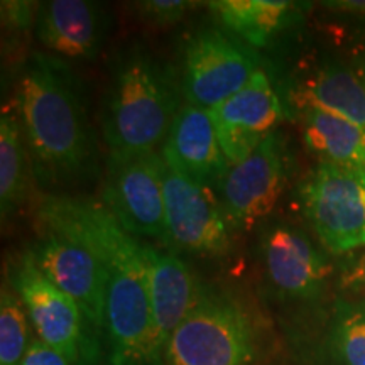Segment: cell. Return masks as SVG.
<instances>
[{
    "instance_id": "7c38bea8",
    "label": "cell",
    "mask_w": 365,
    "mask_h": 365,
    "mask_svg": "<svg viewBox=\"0 0 365 365\" xmlns=\"http://www.w3.org/2000/svg\"><path fill=\"white\" fill-rule=\"evenodd\" d=\"M24 254L46 279L78 303L97 333L102 331L108 279L102 259L83 244L49 230Z\"/></svg>"
},
{
    "instance_id": "8fae6325",
    "label": "cell",
    "mask_w": 365,
    "mask_h": 365,
    "mask_svg": "<svg viewBox=\"0 0 365 365\" xmlns=\"http://www.w3.org/2000/svg\"><path fill=\"white\" fill-rule=\"evenodd\" d=\"M257 71L252 54L220 31H198L186 41L182 90L191 105L212 110L244 88Z\"/></svg>"
},
{
    "instance_id": "8992f818",
    "label": "cell",
    "mask_w": 365,
    "mask_h": 365,
    "mask_svg": "<svg viewBox=\"0 0 365 365\" xmlns=\"http://www.w3.org/2000/svg\"><path fill=\"white\" fill-rule=\"evenodd\" d=\"M298 202L328 252L365 249V171L318 163L301 181Z\"/></svg>"
},
{
    "instance_id": "e0dca14e",
    "label": "cell",
    "mask_w": 365,
    "mask_h": 365,
    "mask_svg": "<svg viewBox=\"0 0 365 365\" xmlns=\"http://www.w3.org/2000/svg\"><path fill=\"white\" fill-rule=\"evenodd\" d=\"M298 112L317 108L365 129V85L352 65L325 61L309 68L287 90Z\"/></svg>"
},
{
    "instance_id": "7402d4cb",
    "label": "cell",
    "mask_w": 365,
    "mask_h": 365,
    "mask_svg": "<svg viewBox=\"0 0 365 365\" xmlns=\"http://www.w3.org/2000/svg\"><path fill=\"white\" fill-rule=\"evenodd\" d=\"M29 317L19 296L4 281L0 293V365H21L29 349Z\"/></svg>"
},
{
    "instance_id": "3957f363",
    "label": "cell",
    "mask_w": 365,
    "mask_h": 365,
    "mask_svg": "<svg viewBox=\"0 0 365 365\" xmlns=\"http://www.w3.org/2000/svg\"><path fill=\"white\" fill-rule=\"evenodd\" d=\"M173 75L145 51L118 63L105 102L102 130L108 159L154 153L180 112Z\"/></svg>"
},
{
    "instance_id": "ba28073f",
    "label": "cell",
    "mask_w": 365,
    "mask_h": 365,
    "mask_svg": "<svg viewBox=\"0 0 365 365\" xmlns=\"http://www.w3.org/2000/svg\"><path fill=\"white\" fill-rule=\"evenodd\" d=\"M168 240L198 257L220 259L232 249V227L218 195L164 163Z\"/></svg>"
},
{
    "instance_id": "4fadbf2b",
    "label": "cell",
    "mask_w": 365,
    "mask_h": 365,
    "mask_svg": "<svg viewBox=\"0 0 365 365\" xmlns=\"http://www.w3.org/2000/svg\"><path fill=\"white\" fill-rule=\"evenodd\" d=\"M208 112L223 154L234 166L276 132L284 105L267 73L259 70L244 88Z\"/></svg>"
},
{
    "instance_id": "52a82bcc",
    "label": "cell",
    "mask_w": 365,
    "mask_h": 365,
    "mask_svg": "<svg viewBox=\"0 0 365 365\" xmlns=\"http://www.w3.org/2000/svg\"><path fill=\"white\" fill-rule=\"evenodd\" d=\"M100 202L132 237L166 242L163 154L154 150L127 159H108Z\"/></svg>"
},
{
    "instance_id": "44dd1931",
    "label": "cell",
    "mask_w": 365,
    "mask_h": 365,
    "mask_svg": "<svg viewBox=\"0 0 365 365\" xmlns=\"http://www.w3.org/2000/svg\"><path fill=\"white\" fill-rule=\"evenodd\" d=\"M26 143L19 118L11 112L0 117V213L11 218L26 200Z\"/></svg>"
},
{
    "instance_id": "5b68a950",
    "label": "cell",
    "mask_w": 365,
    "mask_h": 365,
    "mask_svg": "<svg viewBox=\"0 0 365 365\" xmlns=\"http://www.w3.org/2000/svg\"><path fill=\"white\" fill-rule=\"evenodd\" d=\"M9 284L24 304L36 336L76 365H97L98 333L75 299L48 281L22 252L9 267Z\"/></svg>"
},
{
    "instance_id": "30bf717a",
    "label": "cell",
    "mask_w": 365,
    "mask_h": 365,
    "mask_svg": "<svg viewBox=\"0 0 365 365\" xmlns=\"http://www.w3.org/2000/svg\"><path fill=\"white\" fill-rule=\"evenodd\" d=\"M286 181L284 144L274 132L249 158L228 168L215 186L232 230H250L271 215Z\"/></svg>"
},
{
    "instance_id": "5bb4252c",
    "label": "cell",
    "mask_w": 365,
    "mask_h": 365,
    "mask_svg": "<svg viewBox=\"0 0 365 365\" xmlns=\"http://www.w3.org/2000/svg\"><path fill=\"white\" fill-rule=\"evenodd\" d=\"M161 154L168 166L205 186H217L230 168L210 112L191 103L178 112Z\"/></svg>"
},
{
    "instance_id": "6da1fadb",
    "label": "cell",
    "mask_w": 365,
    "mask_h": 365,
    "mask_svg": "<svg viewBox=\"0 0 365 365\" xmlns=\"http://www.w3.org/2000/svg\"><path fill=\"white\" fill-rule=\"evenodd\" d=\"M44 230L93 250L107 267L102 335L110 365H158L143 242L132 237L102 202L46 195L36 207Z\"/></svg>"
},
{
    "instance_id": "603a6c76",
    "label": "cell",
    "mask_w": 365,
    "mask_h": 365,
    "mask_svg": "<svg viewBox=\"0 0 365 365\" xmlns=\"http://www.w3.org/2000/svg\"><path fill=\"white\" fill-rule=\"evenodd\" d=\"M195 2L186 0H148V2L137 4V11L140 19L156 27L175 26L182 21V17L195 9Z\"/></svg>"
},
{
    "instance_id": "9c48e42d",
    "label": "cell",
    "mask_w": 365,
    "mask_h": 365,
    "mask_svg": "<svg viewBox=\"0 0 365 365\" xmlns=\"http://www.w3.org/2000/svg\"><path fill=\"white\" fill-rule=\"evenodd\" d=\"M264 274L282 303L314 304L323 299L333 266L325 250L287 223L267 227L259 242Z\"/></svg>"
},
{
    "instance_id": "cb8c5ba5",
    "label": "cell",
    "mask_w": 365,
    "mask_h": 365,
    "mask_svg": "<svg viewBox=\"0 0 365 365\" xmlns=\"http://www.w3.org/2000/svg\"><path fill=\"white\" fill-rule=\"evenodd\" d=\"M21 365H76L66 357L65 354H61L59 350L53 349L48 344H44L43 340H39L38 336L31 340L29 349L22 359Z\"/></svg>"
},
{
    "instance_id": "277c9868",
    "label": "cell",
    "mask_w": 365,
    "mask_h": 365,
    "mask_svg": "<svg viewBox=\"0 0 365 365\" xmlns=\"http://www.w3.org/2000/svg\"><path fill=\"white\" fill-rule=\"evenodd\" d=\"M259 350L261 331L247 304L232 291L202 284L159 365H252Z\"/></svg>"
},
{
    "instance_id": "7a4b0ae2",
    "label": "cell",
    "mask_w": 365,
    "mask_h": 365,
    "mask_svg": "<svg viewBox=\"0 0 365 365\" xmlns=\"http://www.w3.org/2000/svg\"><path fill=\"white\" fill-rule=\"evenodd\" d=\"M17 108L33 171L43 186H75L93 175L97 148L75 76L36 53L17 86Z\"/></svg>"
},
{
    "instance_id": "2e32d148",
    "label": "cell",
    "mask_w": 365,
    "mask_h": 365,
    "mask_svg": "<svg viewBox=\"0 0 365 365\" xmlns=\"http://www.w3.org/2000/svg\"><path fill=\"white\" fill-rule=\"evenodd\" d=\"M107 21L86 0H49L36 12V38L56 56L93 59L102 48Z\"/></svg>"
},
{
    "instance_id": "d4e9b609",
    "label": "cell",
    "mask_w": 365,
    "mask_h": 365,
    "mask_svg": "<svg viewBox=\"0 0 365 365\" xmlns=\"http://www.w3.org/2000/svg\"><path fill=\"white\" fill-rule=\"evenodd\" d=\"M2 21L4 26L14 29H26L36 24L34 7L31 2H2Z\"/></svg>"
},
{
    "instance_id": "4316f807",
    "label": "cell",
    "mask_w": 365,
    "mask_h": 365,
    "mask_svg": "<svg viewBox=\"0 0 365 365\" xmlns=\"http://www.w3.org/2000/svg\"><path fill=\"white\" fill-rule=\"evenodd\" d=\"M327 6H330V9H333V11L360 14V16H365V2H352V0H346V2H328Z\"/></svg>"
},
{
    "instance_id": "ffe728a7",
    "label": "cell",
    "mask_w": 365,
    "mask_h": 365,
    "mask_svg": "<svg viewBox=\"0 0 365 365\" xmlns=\"http://www.w3.org/2000/svg\"><path fill=\"white\" fill-rule=\"evenodd\" d=\"M323 365H365V303L336 299L319 340Z\"/></svg>"
},
{
    "instance_id": "83f0119b",
    "label": "cell",
    "mask_w": 365,
    "mask_h": 365,
    "mask_svg": "<svg viewBox=\"0 0 365 365\" xmlns=\"http://www.w3.org/2000/svg\"><path fill=\"white\" fill-rule=\"evenodd\" d=\"M352 66H354V70L357 71V75L360 76V80H362L364 85H365V48L362 49V51H360L359 56L355 58V61L352 63Z\"/></svg>"
},
{
    "instance_id": "d6986e66",
    "label": "cell",
    "mask_w": 365,
    "mask_h": 365,
    "mask_svg": "<svg viewBox=\"0 0 365 365\" xmlns=\"http://www.w3.org/2000/svg\"><path fill=\"white\" fill-rule=\"evenodd\" d=\"M210 11L228 31L254 48H264L293 24L298 7L286 0H217Z\"/></svg>"
},
{
    "instance_id": "9a60e30c",
    "label": "cell",
    "mask_w": 365,
    "mask_h": 365,
    "mask_svg": "<svg viewBox=\"0 0 365 365\" xmlns=\"http://www.w3.org/2000/svg\"><path fill=\"white\" fill-rule=\"evenodd\" d=\"M143 242V240H140ZM143 255L148 271L150 308L154 323V346L158 365L170 336L188 313L198 296L202 282L176 254L143 242Z\"/></svg>"
},
{
    "instance_id": "ac0fdd59",
    "label": "cell",
    "mask_w": 365,
    "mask_h": 365,
    "mask_svg": "<svg viewBox=\"0 0 365 365\" xmlns=\"http://www.w3.org/2000/svg\"><path fill=\"white\" fill-rule=\"evenodd\" d=\"M298 115L304 144L318 163L365 171V129L317 108L298 112Z\"/></svg>"
},
{
    "instance_id": "484cf974",
    "label": "cell",
    "mask_w": 365,
    "mask_h": 365,
    "mask_svg": "<svg viewBox=\"0 0 365 365\" xmlns=\"http://www.w3.org/2000/svg\"><path fill=\"white\" fill-rule=\"evenodd\" d=\"M340 284L344 289H364L365 287V249L354 259L349 266H345L340 276Z\"/></svg>"
}]
</instances>
